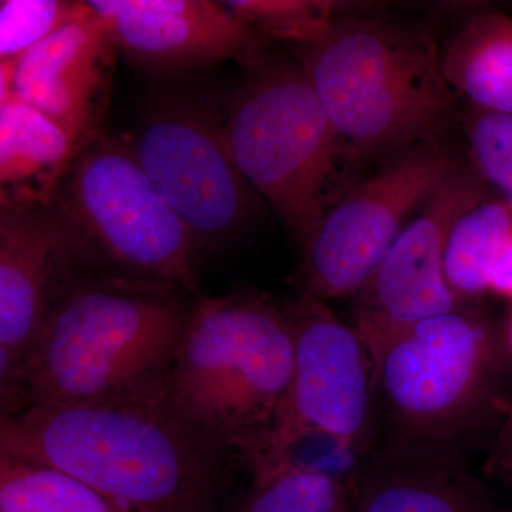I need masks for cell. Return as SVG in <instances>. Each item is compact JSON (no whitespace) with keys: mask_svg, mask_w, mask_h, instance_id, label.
I'll list each match as a JSON object with an SVG mask.
<instances>
[{"mask_svg":"<svg viewBox=\"0 0 512 512\" xmlns=\"http://www.w3.org/2000/svg\"><path fill=\"white\" fill-rule=\"evenodd\" d=\"M288 313L295 342L291 389L264 464L251 476L292 463L293 448L319 434L359 463L376 446L375 366L355 326L303 292Z\"/></svg>","mask_w":512,"mask_h":512,"instance_id":"ba28073f","label":"cell"},{"mask_svg":"<svg viewBox=\"0 0 512 512\" xmlns=\"http://www.w3.org/2000/svg\"><path fill=\"white\" fill-rule=\"evenodd\" d=\"M511 231L512 207L498 195L458 218L444 254V275L458 302L474 303L490 293L495 259Z\"/></svg>","mask_w":512,"mask_h":512,"instance_id":"ac0fdd59","label":"cell"},{"mask_svg":"<svg viewBox=\"0 0 512 512\" xmlns=\"http://www.w3.org/2000/svg\"><path fill=\"white\" fill-rule=\"evenodd\" d=\"M295 342L288 313L256 292L200 295L171 369L175 406L217 434L256 473L291 389Z\"/></svg>","mask_w":512,"mask_h":512,"instance_id":"277c9868","label":"cell"},{"mask_svg":"<svg viewBox=\"0 0 512 512\" xmlns=\"http://www.w3.org/2000/svg\"><path fill=\"white\" fill-rule=\"evenodd\" d=\"M117 49L89 3L69 23L13 63L10 96L59 124L83 148L99 136Z\"/></svg>","mask_w":512,"mask_h":512,"instance_id":"4fadbf2b","label":"cell"},{"mask_svg":"<svg viewBox=\"0 0 512 512\" xmlns=\"http://www.w3.org/2000/svg\"><path fill=\"white\" fill-rule=\"evenodd\" d=\"M86 2L3 0L0 3V63H15L76 19Z\"/></svg>","mask_w":512,"mask_h":512,"instance_id":"7402d4cb","label":"cell"},{"mask_svg":"<svg viewBox=\"0 0 512 512\" xmlns=\"http://www.w3.org/2000/svg\"><path fill=\"white\" fill-rule=\"evenodd\" d=\"M457 158L439 138L357 181L303 239L305 292L323 302L356 298Z\"/></svg>","mask_w":512,"mask_h":512,"instance_id":"9c48e42d","label":"cell"},{"mask_svg":"<svg viewBox=\"0 0 512 512\" xmlns=\"http://www.w3.org/2000/svg\"><path fill=\"white\" fill-rule=\"evenodd\" d=\"M0 512H127L59 468L0 454Z\"/></svg>","mask_w":512,"mask_h":512,"instance_id":"d6986e66","label":"cell"},{"mask_svg":"<svg viewBox=\"0 0 512 512\" xmlns=\"http://www.w3.org/2000/svg\"><path fill=\"white\" fill-rule=\"evenodd\" d=\"M89 264L96 262L55 202L2 205L0 389L22 365L64 288Z\"/></svg>","mask_w":512,"mask_h":512,"instance_id":"7c38bea8","label":"cell"},{"mask_svg":"<svg viewBox=\"0 0 512 512\" xmlns=\"http://www.w3.org/2000/svg\"><path fill=\"white\" fill-rule=\"evenodd\" d=\"M483 471L484 476L491 480L512 484V403L505 406L503 416L488 446Z\"/></svg>","mask_w":512,"mask_h":512,"instance_id":"cb8c5ba5","label":"cell"},{"mask_svg":"<svg viewBox=\"0 0 512 512\" xmlns=\"http://www.w3.org/2000/svg\"><path fill=\"white\" fill-rule=\"evenodd\" d=\"M66 131L25 101H0L2 205L49 204L79 156Z\"/></svg>","mask_w":512,"mask_h":512,"instance_id":"2e32d148","label":"cell"},{"mask_svg":"<svg viewBox=\"0 0 512 512\" xmlns=\"http://www.w3.org/2000/svg\"><path fill=\"white\" fill-rule=\"evenodd\" d=\"M0 454L59 468L127 512H221L234 458L217 434L175 406L168 389L2 414Z\"/></svg>","mask_w":512,"mask_h":512,"instance_id":"6da1fadb","label":"cell"},{"mask_svg":"<svg viewBox=\"0 0 512 512\" xmlns=\"http://www.w3.org/2000/svg\"><path fill=\"white\" fill-rule=\"evenodd\" d=\"M225 6L264 40L318 45L340 18L330 0H228Z\"/></svg>","mask_w":512,"mask_h":512,"instance_id":"44dd1931","label":"cell"},{"mask_svg":"<svg viewBox=\"0 0 512 512\" xmlns=\"http://www.w3.org/2000/svg\"><path fill=\"white\" fill-rule=\"evenodd\" d=\"M302 70L357 161L390 160L439 140L456 113L441 50L424 30L340 16Z\"/></svg>","mask_w":512,"mask_h":512,"instance_id":"3957f363","label":"cell"},{"mask_svg":"<svg viewBox=\"0 0 512 512\" xmlns=\"http://www.w3.org/2000/svg\"><path fill=\"white\" fill-rule=\"evenodd\" d=\"M221 512H348V480L292 461L252 477Z\"/></svg>","mask_w":512,"mask_h":512,"instance_id":"ffe728a7","label":"cell"},{"mask_svg":"<svg viewBox=\"0 0 512 512\" xmlns=\"http://www.w3.org/2000/svg\"><path fill=\"white\" fill-rule=\"evenodd\" d=\"M197 298L180 286L84 266L0 389L2 414L163 392Z\"/></svg>","mask_w":512,"mask_h":512,"instance_id":"7a4b0ae2","label":"cell"},{"mask_svg":"<svg viewBox=\"0 0 512 512\" xmlns=\"http://www.w3.org/2000/svg\"><path fill=\"white\" fill-rule=\"evenodd\" d=\"M448 86L471 109L512 114V18L488 12L468 20L441 52Z\"/></svg>","mask_w":512,"mask_h":512,"instance_id":"e0dca14e","label":"cell"},{"mask_svg":"<svg viewBox=\"0 0 512 512\" xmlns=\"http://www.w3.org/2000/svg\"><path fill=\"white\" fill-rule=\"evenodd\" d=\"M495 195L470 158L458 157L356 296L355 328L363 339H375L463 305L444 275L448 237L464 212Z\"/></svg>","mask_w":512,"mask_h":512,"instance_id":"8fae6325","label":"cell"},{"mask_svg":"<svg viewBox=\"0 0 512 512\" xmlns=\"http://www.w3.org/2000/svg\"><path fill=\"white\" fill-rule=\"evenodd\" d=\"M119 52L151 69H190L227 59L256 63L265 40L210 0H90Z\"/></svg>","mask_w":512,"mask_h":512,"instance_id":"5bb4252c","label":"cell"},{"mask_svg":"<svg viewBox=\"0 0 512 512\" xmlns=\"http://www.w3.org/2000/svg\"><path fill=\"white\" fill-rule=\"evenodd\" d=\"M131 146L201 252L244 228L254 191L232 160L224 126L191 107L163 104L150 111Z\"/></svg>","mask_w":512,"mask_h":512,"instance_id":"30bf717a","label":"cell"},{"mask_svg":"<svg viewBox=\"0 0 512 512\" xmlns=\"http://www.w3.org/2000/svg\"><path fill=\"white\" fill-rule=\"evenodd\" d=\"M53 202L101 268L201 295L200 245L141 167L131 144L103 134L93 138Z\"/></svg>","mask_w":512,"mask_h":512,"instance_id":"52a82bcc","label":"cell"},{"mask_svg":"<svg viewBox=\"0 0 512 512\" xmlns=\"http://www.w3.org/2000/svg\"><path fill=\"white\" fill-rule=\"evenodd\" d=\"M348 512H498L463 447L386 439L356 464Z\"/></svg>","mask_w":512,"mask_h":512,"instance_id":"9a60e30c","label":"cell"},{"mask_svg":"<svg viewBox=\"0 0 512 512\" xmlns=\"http://www.w3.org/2000/svg\"><path fill=\"white\" fill-rule=\"evenodd\" d=\"M464 133L471 164L488 187L512 207V114L470 109Z\"/></svg>","mask_w":512,"mask_h":512,"instance_id":"603a6c76","label":"cell"},{"mask_svg":"<svg viewBox=\"0 0 512 512\" xmlns=\"http://www.w3.org/2000/svg\"><path fill=\"white\" fill-rule=\"evenodd\" d=\"M490 293L512 302V231L495 259L490 278Z\"/></svg>","mask_w":512,"mask_h":512,"instance_id":"d4e9b609","label":"cell"},{"mask_svg":"<svg viewBox=\"0 0 512 512\" xmlns=\"http://www.w3.org/2000/svg\"><path fill=\"white\" fill-rule=\"evenodd\" d=\"M224 133L239 173L301 244L356 184L348 173L359 161L298 67L255 77L235 100Z\"/></svg>","mask_w":512,"mask_h":512,"instance_id":"8992f818","label":"cell"},{"mask_svg":"<svg viewBox=\"0 0 512 512\" xmlns=\"http://www.w3.org/2000/svg\"><path fill=\"white\" fill-rule=\"evenodd\" d=\"M387 439L463 447L503 416L505 343L474 303L365 340Z\"/></svg>","mask_w":512,"mask_h":512,"instance_id":"5b68a950","label":"cell"},{"mask_svg":"<svg viewBox=\"0 0 512 512\" xmlns=\"http://www.w3.org/2000/svg\"><path fill=\"white\" fill-rule=\"evenodd\" d=\"M504 343L505 348H507L512 356V313L510 319H508L507 329H505Z\"/></svg>","mask_w":512,"mask_h":512,"instance_id":"484cf974","label":"cell"}]
</instances>
